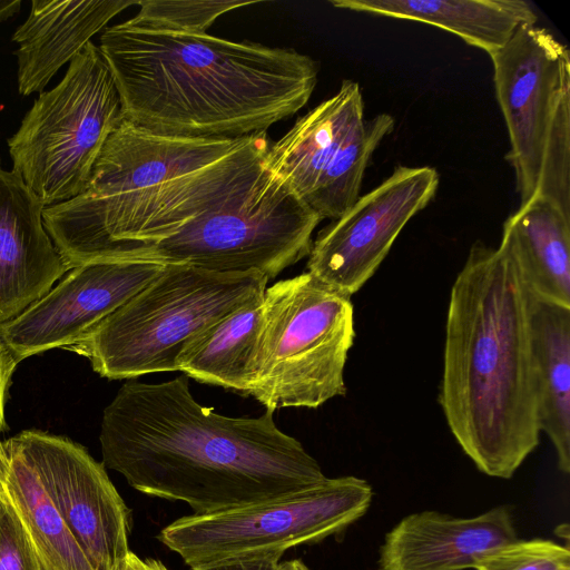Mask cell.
Masks as SVG:
<instances>
[{"instance_id":"ffe728a7","label":"cell","mask_w":570,"mask_h":570,"mask_svg":"<svg viewBox=\"0 0 570 570\" xmlns=\"http://www.w3.org/2000/svg\"><path fill=\"white\" fill-rule=\"evenodd\" d=\"M530 317L539 428L554 446L559 470L569 473L570 308L531 297Z\"/></svg>"},{"instance_id":"6da1fadb","label":"cell","mask_w":570,"mask_h":570,"mask_svg":"<svg viewBox=\"0 0 570 570\" xmlns=\"http://www.w3.org/2000/svg\"><path fill=\"white\" fill-rule=\"evenodd\" d=\"M102 464L135 490L187 503L195 514L267 500L326 479L281 431L274 412L233 417L205 407L189 379L126 381L102 413Z\"/></svg>"},{"instance_id":"1f68e13d","label":"cell","mask_w":570,"mask_h":570,"mask_svg":"<svg viewBox=\"0 0 570 570\" xmlns=\"http://www.w3.org/2000/svg\"><path fill=\"white\" fill-rule=\"evenodd\" d=\"M2 491H3V487H2V483H1V481H0V497H1V494H2Z\"/></svg>"},{"instance_id":"9a60e30c","label":"cell","mask_w":570,"mask_h":570,"mask_svg":"<svg viewBox=\"0 0 570 570\" xmlns=\"http://www.w3.org/2000/svg\"><path fill=\"white\" fill-rule=\"evenodd\" d=\"M518 540L508 507L458 518L422 511L403 518L385 534L379 570H464Z\"/></svg>"},{"instance_id":"8992f818","label":"cell","mask_w":570,"mask_h":570,"mask_svg":"<svg viewBox=\"0 0 570 570\" xmlns=\"http://www.w3.org/2000/svg\"><path fill=\"white\" fill-rule=\"evenodd\" d=\"M355 336L351 296L308 272L276 282L261 302L245 395L272 412L344 396Z\"/></svg>"},{"instance_id":"7402d4cb","label":"cell","mask_w":570,"mask_h":570,"mask_svg":"<svg viewBox=\"0 0 570 570\" xmlns=\"http://www.w3.org/2000/svg\"><path fill=\"white\" fill-rule=\"evenodd\" d=\"M261 301L248 304L197 336L178 358V370L197 382L245 394Z\"/></svg>"},{"instance_id":"44dd1931","label":"cell","mask_w":570,"mask_h":570,"mask_svg":"<svg viewBox=\"0 0 570 570\" xmlns=\"http://www.w3.org/2000/svg\"><path fill=\"white\" fill-rule=\"evenodd\" d=\"M0 481L31 541L40 570H94L12 438L0 442Z\"/></svg>"},{"instance_id":"7c38bea8","label":"cell","mask_w":570,"mask_h":570,"mask_svg":"<svg viewBox=\"0 0 570 570\" xmlns=\"http://www.w3.org/2000/svg\"><path fill=\"white\" fill-rule=\"evenodd\" d=\"M13 441L94 570H115L130 551V512L102 463L66 438L23 431Z\"/></svg>"},{"instance_id":"f1b7e54d","label":"cell","mask_w":570,"mask_h":570,"mask_svg":"<svg viewBox=\"0 0 570 570\" xmlns=\"http://www.w3.org/2000/svg\"><path fill=\"white\" fill-rule=\"evenodd\" d=\"M115 570H168L159 560L147 558L140 559L134 552L129 551L127 556L117 564Z\"/></svg>"},{"instance_id":"83f0119b","label":"cell","mask_w":570,"mask_h":570,"mask_svg":"<svg viewBox=\"0 0 570 570\" xmlns=\"http://www.w3.org/2000/svg\"><path fill=\"white\" fill-rule=\"evenodd\" d=\"M19 362L4 344L0 334V431L3 426L4 397L14 367Z\"/></svg>"},{"instance_id":"ac0fdd59","label":"cell","mask_w":570,"mask_h":570,"mask_svg":"<svg viewBox=\"0 0 570 570\" xmlns=\"http://www.w3.org/2000/svg\"><path fill=\"white\" fill-rule=\"evenodd\" d=\"M531 297L570 308V216L535 196L503 224L499 245Z\"/></svg>"},{"instance_id":"8fae6325","label":"cell","mask_w":570,"mask_h":570,"mask_svg":"<svg viewBox=\"0 0 570 570\" xmlns=\"http://www.w3.org/2000/svg\"><path fill=\"white\" fill-rule=\"evenodd\" d=\"M439 181L433 167L396 166L385 180L320 230L308 254L307 272L352 297L375 274L404 226L432 202Z\"/></svg>"},{"instance_id":"277c9868","label":"cell","mask_w":570,"mask_h":570,"mask_svg":"<svg viewBox=\"0 0 570 570\" xmlns=\"http://www.w3.org/2000/svg\"><path fill=\"white\" fill-rule=\"evenodd\" d=\"M531 296L509 255L474 243L450 291L438 401L482 473L510 479L540 438Z\"/></svg>"},{"instance_id":"5bb4252c","label":"cell","mask_w":570,"mask_h":570,"mask_svg":"<svg viewBox=\"0 0 570 570\" xmlns=\"http://www.w3.org/2000/svg\"><path fill=\"white\" fill-rule=\"evenodd\" d=\"M45 208L17 170L0 167V325L70 271L45 228Z\"/></svg>"},{"instance_id":"4dcf8cb0","label":"cell","mask_w":570,"mask_h":570,"mask_svg":"<svg viewBox=\"0 0 570 570\" xmlns=\"http://www.w3.org/2000/svg\"><path fill=\"white\" fill-rule=\"evenodd\" d=\"M281 570H311L302 560L294 559L281 563Z\"/></svg>"},{"instance_id":"4316f807","label":"cell","mask_w":570,"mask_h":570,"mask_svg":"<svg viewBox=\"0 0 570 570\" xmlns=\"http://www.w3.org/2000/svg\"><path fill=\"white\" fill-rule=\"evenodd\" d=\"M196 570H281L279 558H253L242 559L208 567H203Z\"/></svg>"},{"instance_id":"e0dca14e","label":"cell","mask_w":570,"mask_h":570,"mask_svg":"<svg viewBox=\"0 0 570 570\" xmlns=\"http://www.w3.org/2000/svg\"><path fill=\"white\" fill-rule=\"evenodd\" d=\"M363 119L360 85L345 79L336 94L298 118L284 136L268 146L263 167L305 204Z\"/></svg>"},{"instance_id":"cb8c5ba5","label":"cell","mask_w":570,"mask_h":570,"mask_svg":"<svg viewBox=\"0 0 570 570\" xmlns=\"http://www.w3.org/2000/svg\"><path fill=\"white\" fill-rule=\"evenodd\" d=\"M256 1L146 0L131 18L141 24L168 30L207 33V29L224 13L255 4Z\"/></svg>"},{"instance_id":"ba28073f","label":"cell","mask_w":570,"mask_h":570,"mask_svg":"<svg viewBox=\"0 0 570 570\" xmlns=\"http://www.w3.org/2000/svg\"><path fill=\"white\" fill-rule=\"evenodd\" d=\"M122 119L112 73L90 41L69 62L62 80L33 101L8 139L12 169L46 207L69 200L85 189Z\"/></svg>"},{"instance_id":"f546056e","label":"cell","mask_w":570,"mask_h":570,"mask_svg":"<svg viewBox=\"0 0 570 570\" xmlns=\"http://www.w3.org/2000/svg\"><path fill=\"white\" fill-rule=\"evenodd\" d=\"M21 1L20 0H0V22L7 20L17 13L20 9Z\"/></svg>"},{"instance_id":"4fadbf2b","label":"cell","mask_w":570,"mask_h":570,"mask_svg":"<svg viewBox=\"0 0 570 570\" xmlns=\"http://www.w3.org/2000/svg\"><path fill=\"white\" fill-rule=\"evenodd\" d=\"M165 263L145 257L85 263L13 320L1 337L18 362L71 346L149 284Z\"/></svg>"},{"instance_id":"5b68a950","label":"cell","mask_w":570,"mask_h":570,"mask_svg":"<svg viewBox=\"0 0 570 570\" xmlns=\"http://www.w3.org/2000/svg\"><path fill=\"white\" fill-rule=\"evenodd\" d=\"M267 282L259 273L165 263L149 284L69 347L110 380L177 372L185 348L222 318L261 301Z\"/></svg>"},{"instance_id":"484cf974","label":"cell","mask_w":570,"mask_h":570,"mask_svg":"<svg viewBox=\"0 0 570 570\" xmlns=\"http://www.w3.org/2000/svg\"><path fill=\"white\" fill-rule=\"evenodd\" d=\"M0 570H40L31 541L4 490L0 497Z\"/></svg>"},{"instance_id":"3957f363","label":"cell","mask_w":570,"mask_h":570,"mask_svg":"<svg viewBox=\"0 0 570 570\" xmlns=\"http://www.w3.org/2000/svg\"><path fill=\"white\" fill-rule=\"evenodd\" d=\"M266 132L183 137L122 119L85 189L47 206L43 225L70 269L134 258L252 185L263 170Z\"/></svg>"},{"instance_id":"7a4b0ae2","label":"cell","mask_w":570,"mask_h":570,"mask_svg":"<svg viewBox=\"0 0 570 570\" xmlns=\"http://www.w3.org/2000/svg\"><path fill=\"white\" fill-rule=\"evenodd\" d=\"M115 80L124 118L183 137L239 138L301 110L318 65L288 48L232 41L126 20L98 46Z\"/></svg>"},{"instance_id":"d6986e66","label":"cell","mask_w":570,"mask_h":570,"mask_svg":"<svg viewBox=\"0 0 570 570\" xmlns=\"http://www.w3.org/2000/svg\"><path fill=\"white\" fill-rule=\"evenodd\" d=\"M341 9L424 22L450 31L488 55L537 14L523 0H336Z\"/></svg>"},{"instance_id":"52a82bcc","label":"cell","mask_w":570,"mask_h":570,"mask_svg":"<svg viewBox=\"0 0 570 570\" xmlns=\"http://www.w3.org/2000/svg\"><path fill=\"white\" fill-rule=\"evenodd\" d=\"M489 56L520 206L542 196L570 216L568 48L546 28L523 24Z\"/></svg>"},{"instance_id":"d4e9b609","label":"cell","mask_w":570,"mask_h":570,"mask_svg":"<svg viewBox=\"0 0 570 570\" xmlns=\"http://www.w3.org/2000/svg\"><path fill=\"white\" fill-rule=\"evenodd\" d=\"M474 569L570 570V551L551 540H517L487 556Z\"/></svg>"},{"instance_id":"603a6c76","label":"cell","mask_w":570,"mask_h":570,"mask_svg":"<svg viewBox=\"0 0 570 570\" xmlns=\"http://www.w3.org/2000/svg\"><path fill=\"white\" fill-rule=\"evenodd\" d=\"M394 119L379 114L350 134L305 205L323 219H336L360 198L365 169L377 146L392 132Z\"/></svg>"},{"instance_id":"2e32d148","label":"cell","mask_w":570,"mask_h":570,"mask_svg":"<svg viewBox=\"0 0 570 570\" xmlns=\"http://www.w3.org/2000/svg\"><path fill=\"white\" fill-rule=\"evenodd\" d=\"M137 0H32L26 21L12 35L18 45V91L40 92L107 23Z\"/></svg>"},{"instance_id":"30bf717a","label":"cell","mask_w":570,"mask_h":570,"mask_svg":"<svg viewBox=\"0 0 570 570\" xmlns=\"http://www.w3.org/2000/svg\"><path fill=\"white\" fill-rule=\"evenodd\" d=\"M321 218L264 167L256 180L137 256L275 278L308 256Z\"/></svg>"},{"instance_id":"9c48e42d","label":"cell","mask_w":570,"mask_h":570,"mask_svg":"<svg viewBox=\"0 0 570 570\" xmlns=\"http://www.w3.org/2000/svg\"><path fill=\"white\" fill-rule=\"evenodd\" d=\"M370 483L357 476L324 479L312 487L206 514L181 517L158 540L193 570L276 557L346 530L368 510Z\"/></svg>"}]
</instances>
